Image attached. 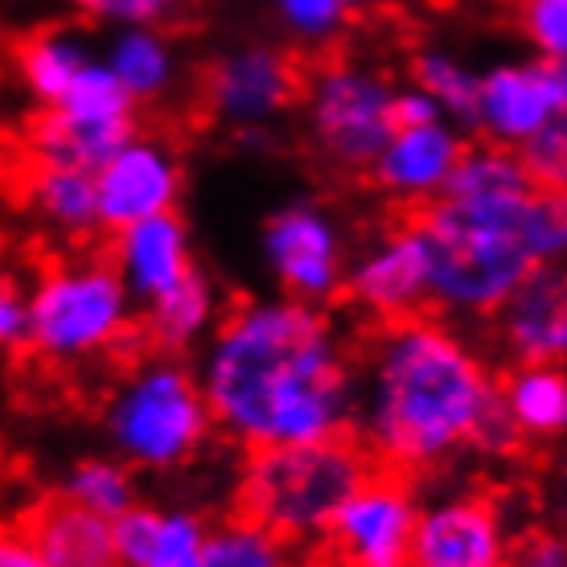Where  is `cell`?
I'll list each match as a JSON object with an SVG mask.
<instances>
[{"label":"cell","mask_w":567,"mask_h":567,"mask_svg":"<svg viewBox=\"0 0 567 567\" xmlns=\"http://www.w3.org/2000/svg\"><path fill=\"white\" fill-rule=\"evenodd\" d=\"M218 436L243 453L350 436L358 350L329 305L280 292L227 305L194 362Z\"/></svg>","instance_id":"obj_1"},{"label":"cell","mask_w":567,"mask_h":567,"mask_svg":"<svg viewBox=\"0 0 567 567\" xmlns=\"http://www.w3.org/2000/svg\"><path fill=\"white\" fill-rule=\"evenodd\" d=\"M497 374L461 321L415 312L358 354V408L350 436L379 468L427 477L477 456L485 427L502 412Z\"/></svg>","instance_id":"obj_2"},{"label":"cell","mask_w":567,"mask_h":567,"mask_svg":"<svg viewBox=\"0 0 567 567\" xmlns=\"http://www.w3.org/2000/svg\"><path fill=\"white\" fill-rule=\"evenodd\" d=\"M539 185L514 148L465 144L453 177L415 214L427 239V309L449 321H494V312L539 271L526 214Z\"/></svg>","instance_id":"obj_3"},{"label":"cell","mask_w":567,"mask_h":567,"mask_svg":"<svg viewBox=\"0 0 567 567\" xmlns=\"http://www.w3.org/2000/svg\"><path fill=\"white\" fill-rule=\"evenodd\" d=\"M103 444L136 477H169L206 456L218 427L194 367L177 354L136 350L103 395Z\"/></svg>","instance_id":"obj_4"},{"label":"cell","mask_w":567,"mask_h":567,"mask_svg":"<svg viewBox=\"0 0 567 567\" xmlns=\"http://www.w3.org/2000/svg\"><path fill=\"white\" fill-rule=\"evenodd\" d=\"M29 292V338L25 350L45 367L83 370L112 358H132L144 350L141 309L120 284L107 256L66 251L50 259Z\"/></svg>","instance_id":"obj_5"},{"label":"cell","mask_w":567,"mask_h":567,"mask_svg":"<svg viewBox=\"0 0 567 567\" xmlns=\"http://www.w3.org/2000/svg\"><path fill=\"white\" fill-rule=\"evenodd\" d=\"M370 468L374 461L354 436L251 449L235 477V511L297 551L321 547L333 514Z\"/></svg>","instance_id":"obj_6"},{"label":"cell","mask_w":567,"mask_h":567,"mask_svg":"<svg viewBox=\"0 0 567 567\" xmlns=\"http://www.w3.org/2000/svg\"><path fill=\"white\" fill-rule=\"evenodd\" d=\"M395 91V79L370 62H354V58L321 62L305 79L297 103L309 148L329 169L367 177L370 161L399 128Z\"/></svg>","instance_id":"obj_7"},{"label":"cell","mask_w":567,"mask_h":567,"mask_svg":"<svg viewBox=\"0 0 567 567\" xmlns=\"http://www.w3.org/2000/svg\"><path fill=\"white\" fill-rule=\"evenodd\" d=\"M132 132H141V107L120 91L100 54L58 107L33 112L25 144L38 165L95 173Z\"/></svg>","instance_id":"obj_8"},{"label":"cell","mask_w":567,"mask_h":567,"mask_svg":"<svg viewBox=\"0 0 567 567\" xmlns=\"http://www.w3.org/2000/svg\"><path fill=\"white\" fill-rule=\"evenodd\" d=\"M259 259L276 292L305 305H333L346 284L350 243L321 202L292 198L276 206L259 227Z\"/></svg>","instance_id":"obj_9"},{"label":"cell","mask_w":567,"mask_h":567,"mask_svg":"<svg viewBox=\"0 0 567 567\" xmlns=\"http://www.w3.org/2000/svg\"><path fill=\"white\" fill-rule=\"evenodd\" d=\"M523 526L489 489H444L420 502L408 567H511Z\"/></svg>","instance_id":"obj_10"},{"label":"cell","mask_w":567,"mask_h":567,"mask_svg":"<svg viewBox=\"0 0 567 567\" xmlns=\"http://www.w3.org/2000/svg\"><path fill=\"white\" fill-rule=\"evenodd\" d=\"M297 58L268 42L230 45L202 74V103L214 124L243 132H271L300 103Z\"/></svg>","instance_id":"obj_11"},{"label":"cell","mask_w":567,"mask_h":567,"mask_svg":"<svg viewBox=\"0 0 567 567\" xmlns=\"http://www.w3.org/2000/svg\"><path fill=\"white\" fill-rule=\"evenodd\" d=\"M415 518H420V489L412 477L374 465L367 482L333 514L326 547L338 567H408Z\"/></svg>","instance_id":"obj_12"},{"label":"cell","mask_w":567,"mask_h":567,"mask_svg":"<svg viewBox=\"0 0 567 567\" xmlns=\"http://www.w3.org/2000/svg\"><path fill=\"white\" fill-rule=\"evenodd\" d=\"M559 115H567V58L535 54L526 62H497L477 74V100L465 128L485 144L518 153Z\"/></svg>","instance_id":"obj_13"},{"label":"cell","mask_w":567,"mask_h":567,"mask_svg":"<svg viewBox=\"0 0 567 567\" xmlns=\"http://www.w3.org/2000/svg\"><path fill=\"white\" fill-rule=\"evenodd\" d=\"M427 239L415 214L386 227L346 264L341 297L350 300L367 321L391 326L415 312H427Z\"/></svg>","instance_id":"obj_14"},{"label":"cell","mask_w":567,"mask_h":567,"mask_svg":"<svg viewBox=\"0 0 567 567\" xmlns=\"http://www.w3.org/2000/svg\"><path fill=\"white\" fill-rule=\"evenodd\" d=\"M91 177H95L103 235L132 227L141 218L173 214L185 194L182 153L173 148L169 136H156L144 128L132 132Z\"/></svg>","instance_id":"obj_15"},{"label":"cell","mask_w":567,"mask_h":567,"mask_svg":"<svg viewBox=\"0 0 567 567\" xmlns=\"http://www.w3.org/2000/svg\"><path fill=\"white\" fill-rule=\"evenodd\" d=\"M465 144H468L465 132L453 120L395 128L391 141L379 148V156L370 161L367 182L386 202L403 206L408 214H420L424 206H432L444 194V185L453 177Z\"/></svg>","instance_id":"obj_16"},{"label":"cell","mask_w":567,"mask_h":567,"mask_svg":"<svg viewBox=\"0 0 567 567\" xmlns=\"http://www.w3.org/2000/svg\"><path fill=\"white\" fill-rule=\"evenodd\" d=\"M107 264L115 268L120 284L128 288V297L136 300V309H144L198 268V256H194V239H189L185 218L173 210L141 218L124 230H112L107 235Z\"/></svg>","instance_id":"obj_17"},{"label":"cell","mask_w":567,"mask_h":567,"mask_svg":"<svg viewBox=\"0 0 567 567\" xmlns=\"http://www.w3.org/2000/svg\"><path fill=\"white\" fill-rule=\"evenodd\" d=\"M497 350L523 362H564L567 367V268L530 271L518 292L494 312Z\"/></svg>","instance_id":"obj_18"},{"label":"cell","mask_w":567,"mask_h":567,"mask_svg":"<svg viewBox=\"0 0 567 567\" xmlns=\"http://www.w3.org/2000/svg\"><path fill=\"white\" fill-rule=\"evenodd\" d=\"M100 62V45L91 42L83 25H33L9 50V74L33 112H50L66 100L79 79Z\"/></svg>","instance_id":"obj_19"},{"label":"cell","mask_w":567,"mask_h":567,"mask_svg":"<svg viewBox=\"0 0 567 567\" xmlns=\"http://www.w3.org/2000/svg\"><path fill=\"white\" fill-rule=\"evenodd\" d=\"M120 567H202L210 518L189 506L136 502L112 518Z\"/></svg>","instance_id":"obj_20"},{"label":"cell","mask_w":567,"mask_h":567,"mask_svg":"<svg viewBox=\"0 0 567 567\" xmlns=\"http://www.w3.org/2000/svg\"><path fill=\"white\" fill-rule=\"evenodd\" d=\"M227 312V297L210 271L194 268L182 284H173L165 297L141 309V341L156 354H198L202 341L210 338L214 326Z\"/></svg>","instance_id":"obj_21"},{"label":"cell","mask_w":567,"mask_h":567,"mask_svg":"<svg viewBox=\"0 0 567 567\" xmlns=\"http://www.w3.org/2000/svg\"><path fill=\"white\" fill-rule=\"evenodd\" d=\"M25 210L45 239L62 243L71 251H83L103 235L95 177L86 169L33 161V169L25 177Z\"/></svg>","instance_id":"obj_22"},{"label":"cell","mask_w":567,"mask_h":567,"mask_svg":"<svg viewBox=\"0 0 567 567\" xmlns=\"http://www.w3.org/2000/svg\"><path fill=\"white\" fill-rule=\"evenodd\" d=\"M21 530L45 567H120L112 518L83 511L62 494L33 506Z\"/></svg>","instance_id":"obj_23"},{"label":"cell","mask_w":567,"mask_h":567,"mask_svg":"<svg viewBox=\"0 0 567 567\" xmlns=\"http://www.w3.org/2000/svg\"><path fill=\"white\" fill-rule=\"evenodd\" d=\"M103 62L120 91L136 107H156L165 103L182 83V50L165 25H132L112 29L107 42L100 45Z\"/></svg>","instance_id":"obj_24"},{"label":"cell","mask_w":567,"mask_h":567,"mask_svg":"<svg viewBox=\"0 0 567 567\" xmlns=\"http://www.w3.org/2000/svg\"><path fill=\"white\" fill-rule=\"evenodd\" d=\"M497 399L523 440L551 444L567 436V367L523 362L497 379Z\"/></svg>","instance_id":"obj_25"},{"label":"cell","mask_w":567,"mask_h":567,"mask_svg":"<svg viewBox=\"0 0 567 567\" xmlns=\"http://www.w3.org/2000/svg\"><path fill=\"white\" fill-rule=\"evenodd\" d=\"M58 494L91 514L120 518L128 506L141 502V477H136L124 461H115L112 453H91V456H79V461L62 473Z\"/></svg>","instance_id":"obj_26"},{"label":"cell","mask_w":567,"mask_h":567,"mask_svg":"<svg viewBox=\"0 0 567 567\" xmlns=\"http://www.w3.org/2000/svg\"><path fill=\"white\" fill-rule=\"evenodd\" d=\"M202 567H300V555L292 543L276 539L271 530L235 514V518L210 523Z\"/></svg>","instance_id":"obj_27"},{"label":"cell","mask_w":567,"mask_h":567,"mask_svg":"<svg viewBox=\"0 0 567 567\" xmlns=\"http://www.w3.org/2000/svg\"><path fill=\"white\" fill-rule=\"evenodd\" d=\"M412 86L440 103V112L453 124H468L473 100H477V71L449 50H420L412 58Z\"/></svg>","instance_id":"obj_28"},{"label":"cell","mask_w":567,"mask_h":567,"mask_svg":"<svg viewBox=\"0 0 567 567\" xmlns=\"http://www.w3.org/2000/svg\"><path fill=\"white\" fill-rule=\"evenodd\" d=\"M271 17L300 50H333L354 21L346 0H268Z\"/></svg>","instance_id":"obj_29"},{"label":"cell","mask_w":567,"mask_h":567,"mask_svg":"<svg viewBox=\"0 0 567 567\" xmlns=\"http://www.w3.org/2000/svg\"><path fill=\"white\" fill-rule=\"evenodd\" d=\"M79 21L95 29H132V25H165L189 9V0H66Z\"/></svg>","instance_id":"obj_30"},{"label":"cell","mask_w":567,"mask_h":567,"mask_svg":"<svg viewBox=\"0 0 567 567\" xmlns=\"http://www.w3.org/2000/svg\"><path fill=\"white\" fill-rule=\"evenodd\" d=\"M526 230H530V251L539 268H567V194L535 189Z\"/></svg>","instance_id":"obj_31"},{"label":"cell","mask_w":567,"mask_h":567,"mask_svg":"<svg viewBox=\"0 0 567 567\" xmlns=\"http://www.w3.org/2000/svg\"><path fill=\"white\" fill-rule=\"evenodd\" d=\"M518 161H523V169L530 173V182L539 189L567 194V115L551 120L535 141H526L518 148Z\"/></svg>","instance_id":"obj_32"},{"label":"cell","mask_w":567,"mask_h":567,"mask_svg":"<svg viewBox=\"0 0 567 567\" xmlns=\"http://www.w3.org/2000/svg\"><path fill=\"white\" fill-rule=\"evenodd\" d=\"M518 25L539 58H567V0H518Z\"/></svg>","instance_id":"obj_33"},{"label":"cell","mask_w":567,"mask_h":567,"mask_svg":"<svg viewBox=\"0 0 567 567\" xmlns=\"http://www.w3.org/2000/svg\"><path fill=\"white\" fill-rule=\"evenodd\" d=\"M29 338V292L13 271H0V358L21 354Z\"/></svg>","instance_id":"obj_34"},{"label":"cell","mask_w":567,"mask_h":567,"mask_svg":"<svg viewBox=\"0 0 567 567\" xmlns=\"http://www.w3.org/2000/svg\"><path fill=\"white\" fill-rule=\"evenodd\" d=\"M511 567H567V535L551 526L523 530L514 543Z\"/></svg>","instance_id":"obj_35"},{"label":"cell","mask_w":567,"mask_h":567,"mask_svg":"<svg viewBox=\"0 0 567 567\" xmlns=\"http://www.w3.org/2000/svg\"><path fill=\"white\" fill-rule=\"evenodd\" d=\"M436 120H449V115L440 112V103L432 95H424L420 86H399L395 91V124L399 128H408V124H436Z\"/></svg>","instance_id":"obj_36"},{"label":"cell","mask_w":567,"mask_h":567,"mask_svg":"<svg viewBox=\"0 0 567 567\" xmlns=\"http://www.w3.org/2000/svg\"><path fill=\"white\" fill-rule=\"evenodd\" d=\"M0 567H45L21 526H0Z\"/></svg>","instance_id":"obj_37"},{"label":"cell","mask_w":567,"mask_h":567,"mask_svg":"<svg viewBox=\"0 0 567 567\" xmlns=\"http://www.w3.org/2000/svg\"><path fill=\"white\" fill-rule=\"evenodd\" d=\"M50 0H0V21H21V17L42 13Z\"/></svg>","instance_id":"obj_38"},{"label":"cell","mask_w":567,"mask_h":567,"mask_svg":"<svg viewBox=\"0 0 567 567\" xmlns=\"http://www.w3.org/2000/svg\"><path fill=\"white\" fill-rule=\"evenodd\" d=\"M551 489H555V506H559V511H567V465H559Z\"/></svg>","instance_id":"obj_39"},{"label":"cell","mask_w":567,"mask_h":567,"mask_svg":"<svg viewBox=\"0 0 567 567\" xmlns=\"http://www.w3.org/2000/svg\"><path fill=\"white\" fill-rule=\"evenodd\" d=\"M350 4V13L362 17V13H374V9H383V4H391V0H346Z\"/></svg>","instance_id":"obj_40"},{"label":"cell","mask_w":567,"mask_h":567,"mask_svg":"<svg viewBox=\"0 0 567 567\" xmlns=\"http://www.w3.org/2000/svg\"><path fill=\"white\" fill-rule=\"evenodd\" d=\"M0 74H9V45L0 42Z\"/></svg>","instance_id":"obj_41"}]
</instances>
